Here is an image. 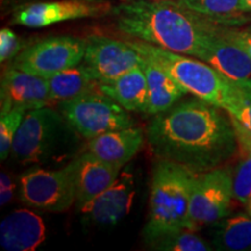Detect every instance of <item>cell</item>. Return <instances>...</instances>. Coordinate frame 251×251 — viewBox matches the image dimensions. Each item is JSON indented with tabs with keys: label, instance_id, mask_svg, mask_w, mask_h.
Returning a JSON list of instances; mask_svg holds the SVG:
<instances>
[{
	"label": "cell",
	"instance_id": "cell-16",
	"mask_svg": "<svg viewBox=\"0 0 251 251\" xmlns=\"http://www.w3.org/2000/svg\"><path fill=\"white\" fill-rule=\"evenodd\" d=\"M46 238L42 218L29 209L12 212L0 225V244L8 251H33Z\"/></svg>",
	"mask_w": 251,
	"mask_h": 251
},
{
	"label": "cell",
	"instance_id": "cell-5",
	"mask_svg": "<svg viewBox=\"0 0 251 251\" xmlns=\"http://www.w3.org/2000/svg\"><path fill=\"white\" fill-rule=\"evenodd\" d=\"M140 54L148 56L161 65L188 93L203 101L225 109L230 80L201 59L188 57L143 41H128Z\"/></svg>",
	"mask_w": 251,
	"mask_h": 251
},
{
	"label": "cell",
	"instance_id": "cell-31",
	"mask_svg": "<svg viewBox=\"0 0 251 251\" xmlns=\"http://www.w3.org/2000/svg\"><path fill=\"white\" fill-rule=\"evenodd\" d=\"M241 7L242 12H251V0H241Z\"/></svg>",
	"mask_w": 251,
	"mask_h": 251
},
{
	"label": "cell",
	"instance_id": "cell-18",
	"mask_svg": "<svg viewBox=\"0 0 251 251\" xmlns=\"http://www.w3.org/2000/svg\"><path fill=\"white\" fill-rule=\"evenodd\" d=\"M142 56V68L148 84V107L146 114L156 115L171 108L188 92L161 65L148 56Z\"/></svg>",
	"mask_w": 251,
	"mask_h": 251
},
{
	"label": "cell",
	"instance_id": "cell-15",
	"mask_svg": "<svg viewBox=\"0 0 251 251\" xmlns=\"http://www.w3.org/2000/svg\"><path fill=\"white\" fill-rule=\"evenodd\" d=\"M76 187V206L80 209L115 183L122 171L119 166L106 163L87 150L69 162Z\"/></svg>",
	"mask_w": 251,
	"mask_h": 251
},
{
	"label": "cell",
	"instance_id": "cell-23",
	"mask_svg": "<svg viewBox=\"0 0 251 251\" xmlns=\"http://www.w3.org/2000/svg\"><path fill=\"white\" fill-rule=\"evenodd\" d=\"M148 246L153 250L161 251H208L213 248L193 230L183 228L158 236Z\"/></svg>",
	"mask_w": 251,
	"mask_h": 251
},
{
	"label": "cell",
	"instance_id": "cell-10",
	"mask_svg": "<svg viewBox=\"0 0 251 251\" xmlns=\"http://www.w3.org/2000/svg\"><path fill=\"white\" fill-rule=\"evenodd\" d=\"M81 63L94 79L106 83L142 67L143 56L128 41L94 35L86 39L85 55Z\"/></svg>",
	"mask_w": 251,
	"mask_h": 251
},
{
	"label": "cell",
	"instance_id": "cell-22",
	"mask_svg": "<svg viewBox=\"0 0 251 251\" xmlns=\"http://www.w3.org/2000/svg\"><path fill=\"white\" fill-rule=\"evenodd\" d=\"M180 6L211 23L238 21L243 13L241 0H176Z\"/></svg>",
	"mask_w": 251,
	"mask_h": 251
},
{
	"label": "cell",
	"instance_id": "cell-6",
	"mask_svg": "<svg viewBox=\"0 0 251 251\" xmlns=\"http://www.w3.org/2000/svg\"><path fill=\"white\" fill-rule=\"evenodd\" d=\"M58 106L68 124L87 141L108 131L135 126L129 112L101 91L62 101Z\"/></svg>",
	"mask_w": 251,
	"mask_h": 251
},
{
	"label": "cell",
	"instance_id": "cell-12",
	"mask_svg": "<svg viewBox=\"0 0 251 251\" xmlns=\"http://www.w3.org/2000/svg\"><path fill=\"white\" fill-rule=\"evenodd\" d=\"M106 2L94 0H58L24 5L15 11L13 24L40 28L76 19L99 17L112 12Z\"/></svg>",
	"mask_w": 251,
	"mask_h": 251
},
{
	"label": "cell",
	"instance_id": "cell-20",
	"mask_svg": "<svg viewBox=\"0 0 251 251\" xmlns=\"http://www.w3.org/2000/svg\"><path fill=\"white\" fill-rule=\"evenodd\" d=\"M49 84L50 100L52 101H67L86 93L99 90V81L94 79L85 65L80 63L77 67L55 74L47 78Z\"/></svg>",
	"mask_w": 251,
	"mask_h": 251
},
{
	"label": "cell",
	"instance_id": "cell-7",
	"mask_svg": "<svg viewBox=\"0 0 251 251\" xmlns=\"http://www.w3.org/2000/svg\"><path fill=\"white\" fill-rule=\"evenodd\" d=\"M234 198L233 169L219 166L196 174L190 199L186 229L199 230L231 214Z\"/></svg>",
	"mask_w": 251,
	"mask_h": 251
},
{
	"label": "cell",
	"instance_id": "cell-11",
	"mask_svg": "<svg viewBox=\"0 0 251 251\" xmlns=\"http://www.w3.org/2000/svg\"><path fill=\"white\" fill-rule=\"evenodd\" d=\"M211 65L225 78L251 89V58L246 50L228 39L221 27L212 25L197 57Z\"/></svg>",
	"mask_w": 251,
	"mask_h": 251
},
{
	"label": "cell",
	"instance_id": "cell-19",
	"mask_svg": "<svg viewBox=\"0 0 251 251\" xmlns=\"http://www.w3.org/2000/svg\"><path fill=\"white\" fill-rule=\"evenodd\" d=\"M99 90L128 112H147L148 84L142 67L135 68L114 80L100 83Z\"/></svg>",
	"mask_w": 251,
	"mask_h": 251
},
{
	"label": "cell",
	"instance_id": "cell-21",
	"mask_svg": "<svg viewBox=\"0 0 251 251\" xmlns=\"http://www.w3.org/2000/svg\"><path fill=\"white\" fill-rule=\"evenodd\" d=\"M212 246L222 251L251 250V215L238 213L214 222Z\"/></svg>",
	"mask_w": 251,
	"mask_h": 251
},
{
	"label": "cell",
	"instance_id": "cell-17",
	"mask_svg": "<svg viewBox=\"0 0 251 251\" xmlns=\"http://www.w3.org/2000/svg\"><path fill=\"white\" fill-rule=\"evenodd\" d=\"M144 140L143 130L133 126L93 137L87 142V150L101 161L124 169L142 149Z\"/></svg>",
	"mask_w": 251,
	"mask_h": 251
},
{
	"label": "cell",
	"instance_id": "cell-26",
	"mask_svg": "<svg viewBox=\"0 0 251 251\" xmlns=\"http://www.w3.org/2000/svg\"><path fill=\"white\" fill-rule=\"evenodd\" d=\"M27 111L24 108H13L7 113L0 114V158L7 159L11 155L12 144L19 127L23 122Z\"/></svg>",
	"mask_w": 251,
	"mask_h": 251
},
{
	"label": "cell",
	"instance_id": "cell-2",
	"mask_svg": "<svg viewBox=\"0 0 251 251\" xmlns=\"http://www.w3.org/2000/svg\"><path fill=\"white\" fill-rule=\"evenodd\" d=\"M112 13L126 35L192 57L213 25L176 0H126Z\"/></svg>",
	"mask_w": 251,
	"mask_h": 251
},
{
	"label": "cell",
	"instance_id": "cell-25",
	"mask_svg": "<svg viewBox=\"0 0 251 251\" xmlns=\"http://www.w3.org/2000/svg\"><path fill=\"white\" fill-rule=\"evenodd\" d=\"M240 159L233 170L234 198L238 202L247 205L251 199V153L238 146Z\"/></svg>",
	"mask_w": 251,
	"mask_h": 251
},
{
	"label": "cell",
	"instance_id": "cell-27",
	"mask_svg": "<svg viewBox=\"0 0 251 251\" xmlns=\"http://www.w3.org/2000/svg\"><path fill=\"white\" fill-rule=\"evenodd\" d=\"M24 49L23 41L13 30L9 28L0 30V62L13 61Z\"/></svg>",
	"mask_w": 251,
	"mask_h": 251
},
{
	"label": "cell",
	"instance_id": "cell-32",
	"mask_svg": "<svg viewBox=\"0 0 251 251\" xmlns=\"http://www.w3.org/2000/svg\"><path fill=\"white\" fill-rule=\"evenodd\" d=\"M247 212L251 215V199L249 200V202L247 203Z\"/></svg>",
	"mask_w": 251,
	"mask_h": 251
},
{
	"label": "cell",
	"instance_id": "cell-8",
	"mask_svg": "<svg viewBox=\"0 0 251 251\" xmlns=\"http://www.w3.org/2000/svg\"><path fill=\"white\" fill-rule=\"evenodd\" d=\"M19 197L39 211L61 213L76 203V187L70 164L59 170L34 166L20 177Z\"/></svg>",
	"mask_w": 251,
	"mask_h": 251
},
{
	"label": "cell",
	"instance_id": "cell-28",
	"mask_svg": "<svg viewBox=\"0 0 251 251\" xmlns=\"http://www.w3.org/2000/svg\"><path fill=\"white\" fill-rule=\"evenodd\" d=\"M222 33L228 39L234 41L236 45L246 50L251 58V28L249 29H233V28H221Z\"/></svg>",
	"mask_w": 251,
	"mask_h": 251
},
{
	"label": "cell",
	"instance_id": "cell-30",
	"mask_svg": "<svg viewBox=\"0 0 251 251\" xmlns=\"http://www.w3.org/2000/svg\"><path fill=\"white\" fill-rule=\"evenodd\" d=\"M231 122H233L235 133H236L238 146L242 147V148L248 150L251 153V133L243 125H241L237 120H235L234 118H231Z\"/></svg>",
	"mask_w": 251,
	"mask_h": 251
},
{
	"label": "cell",
	"instance_id": "cell-9",
	"mask_svg": "<svg viewBox=\"0 0 251 251\" xmlns=\"http://www.w3.org/2000/svg\"><path fill=\"white\" fill-rule=\"evenodd\" d=\"M85 49L86 40L72 36L48 37L25 48L9 67L49 78L79 65L84 59Z\"/></svg>",
	"mask_w": 251,
	"mask_h": 251
},
{
	"label": "cell",
	"instance_id": "cell-1",
	"mask_svg": "<svg viewBox=\"0 0 251 251\" xmlns=\"http://www.w3.org/2000/svg\"><path fill=\"white\" fill-rule=\"evenodd\" d=\"M146 140L157 159L177 163L194 174L219 168L240 151L230 115L199 98L178 101L153 115Z\"/></svg>",
	"mask_w": 251,
	"mask_h": 251
},
{
	"label": "cell",
	"instance_id": "cell-4",
	"mask_svg": "<svg viewBox=\"0 0 251 251\" xmlns=\"http://www.w3.org/2000/svg\"><path fill=\"white\" fill-rule=\"evenodd\" d=\"M77 131L55 109H31L25 115L13 144L11 156L21 165H42L63 161L76 146Z\"/></svg>",
	"mask_w": 251,
	"mask_h": 251
},
{
	"label": "cell",
	"instance_id": "cell-24",
	"mask_svg": "<svg viewBox=\"0 0 251 251\" xmlns=\"http://www.w3.org/2000/svg\"><path fill=\"white\" fill-rule=\"evenodd\" d=\"M225 111L251 133V89L230 81Z\"/></svg>",
	"mask_w": 251,
	"mask_h": 251
},
{
	"label": "cell",
	"instance_id": "cell-29",
	"mask_svg": "<svg viewBox=\"0 0 251 251\" xmlns=\"http://www.w3.org/2000/svg\"><path fill=\"white\" fill-rule=\"evenodd\" d=\"M15 191V184L8 174L1 172L0 175V205L4 207L11 201Z\"/></svg>",
	"mask_w": 251,
	"mask_h": 251
},
{
	"label": "cell",
	"instance_id": "cell-3",
	"mask_svg": "<svg viewBox=\"0 0 251 251\" xmlns=\"http://www.w3.org/2000/svg\"><path fill=\"white\" fill-rule=\"evenodd\" d=\"M194 176L177 163L157 159L151 177L148 220L143 229L147 244L163 234L186 228Z\"/></svg>",
	"mask_w": 251,
	"mask_h": 251
},
{
	"label": "cell",
	"instance_id": "cell-13",
	"mask_svg": "<svg viewBox=\"0 0 251 251\" xmlns=\"http://www.w3.org/2000/svg\"><path fill=\"white\" fill-rule=\"evenodd\" d=\"M135 197V181L129 171L122 170L115 183L78 209L87 225L113 226L128 214Z\"/></svg>",
	"mask_w": 251,
	"mask_h": 251
},
{
	"label": "cell",
	"instance_id": "cell-14",
	"mask_svg": "<svg viewBox=\"0 0 251 251\" xmlns=\"http://www.w3.org/2000/svg\"><path fill=\"white\" fill-rule=\"evenodd\" d=\"M0 98V114L13 108H24L28 112L51 102L47 78L12 67L6 68L2 74Z\"/></svg>",
	"mask_w": 251,
	"mask_h": 251
}]
</instances>
